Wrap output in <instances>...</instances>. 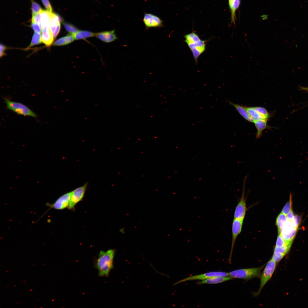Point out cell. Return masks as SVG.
<instances>
[{"instance_id": "cell-1", "label": "cell", "mask_w": 308, "mask_h": 308, "mask_svg": "<svg viewBox=\"0 0 308 308\" xmlns=\"http://www.w3.org/2000/svg\"><path fill=\"white\" fill-rule=\"evenodd\" d=\"M115 253L114 249L101 250L96 262V268L100 277H107L113 268V260Z\"/></svg>"}, {"instance_id": "cell-2", "label": "cell", "mask_w": 308, "mask_h": 308, "mask_svg": "<svg viewBox=\"0 0 308 308\" xmlns=\"http://www.w3.org/2000/svg\"><path fill=\"white\" fill-rule=\"evenodd\" d=\"M184 37L185 42L191 50L197 63L198 57L206 50V41L201 40L194 32L185 35Z\"/></svg>"}, {"instance_id": "cell-3", "label": "cell", "mask_w": 308, "mask_h": 308, "mask_svg": "<svg viewBox=\"0 0 308 308\" xmlns=\"http://www.w3.org/2000/svg\"><path fill=\"white\" fill-rule=\"evenodd\" d=\"M265 265L257 268L239 269L229 273V276L232 278H238L245 280L255 277H260L261 271Z\"/></svg>"}, {"instance_id": "cell-4", "label": "cell", "mask_w": 308, "mask_h": 308, "mask_svg": "<svg viewBox=\"0 0 308 308\" xmlns=\"http://www.w3.org/2000/svg\"><path fill=\"white\" fill-rule=\"evenodd\" d=\"M4 99L7 108L16 114L35 118L37 117V115L33 111L23 104L6 98H4Z\"/></svg>"}, {"instance_id": "cell-5", "label": "cell", "mask_w": 308, "mask_h": 308, "mask_svg": "<svg viewBox=\"0 0 308 308\" xmlns=\"http://www.w3.org/2000/svg\"><path fill=\"white\" fill-rule=\"evenodd\" d=\"M276 263L271 259L266 264L261 273L260 277V285L258 291L254 294L255 296L258 295L266 284L269 280L275 270Z\"/></svg>"}, {"instance_id": "cell-6", "label": "cell", "mask_w": 308, "mask_h": 308, "mask_svg": "<svg viewBox=\"0 0 308 308\" xmlns=\"http://www.w3.org/2000/svg\"><path fill=\"white\" fill-rule=\"evenodd\" d=\"M248 177V174L245 176L243 182L242 192L240 199L235 210L234 218L244 220L246 211V206L245 199V184Z\"/></svg>"}, {"instance_id": "cell-7", "label": "cell", "mask_w": 308, "mask_h": 308, "mask_svg": "<svg viewBox=\"0 0 308 308\" xmlns=\"http://www.w3.org/2000/svg\"><path fill=\"white\" fill-rule=\"evenodd\" d=\"M297 230V228L292 226L290 221L287 219L278 234H280L286 243H292Z\"/></svg>"}, {"instance_id": "cell-8", "label": "cell", "mask_w": 308, "mask_h": 308, "mask_svg": "<svg viewBox=\"0 0 308 308\" xmlns=\"http://www.w3.org/2000/svg\"><path fill=\"white\" fill-rule=\"evenodd\" d=\"M88 185L87 183L71 192V197L68 208L73 210L75 205L83 198Z\"/></svg>"}, {"instance_id": "cell-9", "label": "cell", "mask_w": 308, "mask_h": 308, "mask_svg": "<svg viewBox=\"0 0 308 308\" xmlns=\"http://www.w3.org/2000/svg\"><path fill=\"white\" fill-rule=\"evenodd\" d=\"M143 21L147 30L151 28L162 27L163 26L162 20L158 16L151 13H145Z\"/></svg>"}, {"instance_id": "cell-10", "label": "cell", "mask_w": 308, "mask_h": 308, "mask_svg": "<svg viewBox=\"0 0 308 308\" xmlns=\"http://www.w3.org/2000/svg\"><path fill=\"white\" fill-rule=\"evenodd\" d=\"M216 276H229V273L222 271H212L203 274L189 276L180 280L175 283L174 285L187 281L195 280H203L211 277Z\"/></svg>"}, {"instance_id": "cell-11", "label": "cell", "mask_w": 308, "mask_h": 308, "mask_svg": "<svg viewBox=\"0 0 308 308\" xmlns=\"http://www.w3.org/2000/svg\"><path fill=\"white\" fill-rule=\"evenodd\" d=\"M244 220L234 218L232 225V240L230 253L228 259L229 263L231 262L232 252L236 239L240 233L242 227Z\"/></svg>"}, {"instance_id": "cell-12", "label": "cell", "mask_w": 308, "mask_h": 308, "mask_svg": "<svg viewBox=\"0 0 308 308\" xmlns=\"http://www.w3.org/2000/svg\"><path fill=\"white\" fill-rule=\"evenodd\" d=\"M71 197V192L66 193L58 198L55 202L48 205L51 208L58 210L68 208Z\"/></svg>"}, {"instance_id": "cell-13", "label": "cell", "mask_w": 308, "mask_h": 308, "mask_svg": "<svg viewBox=\"0 0 308 308\" xmlns=\"http://www.w3.org/2000/svg\"><path fill=\"white\" fill-rule=\"evenodd\" d=\"M95 36L106 42H110L117 39L114 30L97 33H96Z\"/></svg>"}, {"instance_id": "cell-14", "label": "cell", "mask_w": 308, "mask_h": 308, "mask_svg": "<svg viewBox=\"0 0 308 308\" xmlns=\"http://www.w3.org/2000/svg\"><path fill=\"white\" fill-rule=\"evenodd\" d=\"M41 39L42 42L46 46H49L51 45L54 40L53 34L50 31L49 25L42 27Z\"/></svg>"}, {"instance_id": "cell-15", "label": "cell", "mask_w": 308, "mask_h": 308, "mask_svg": "<svg viewBox=\"0 0 308 308\" xmlns=\"http://www.w3.org/2000/svg\"><path fill=\"white\" fill-rule=\"evenodd\" d=\"M232 279V278L230 276H216L202 280L201 281L197 282L196 283L198 284H215L221 283Z\"/></svg>"}, {"instance_id": "cell-16", "label": "cell", "mask_w": 308, "mask_h": 308, "mask_svg": "<svg viewBox=\"0 0 308 308\" xmlns=\"http://www.w3.org/2000/svg\"><path fill=\"white\" fill-rule=\"evenodd\" d=\"M229 102L230 104L233 106L244 119L248 121L254 122V121L249 115L245 107L238 104H234L230 101H229Z\"/></svg>"}, {"instance_id": "cell-17", "label": "cell", "mask_w": 308, "mask_h": 308, "mask_svg": "<svg viewBox=\"0 0 308 308\" xmlns=\"http://www.w3.org/2000/svg\"><path fill=\"white\" fill-rule=\"evenodd\" d=\"M268 119H262L255 121L254 123L257 130L256 135V139L260 138L262 136L263 131L267 126Z\"/></svg>"}, {"instance_id": "cell-18", "label": "cell", "mask_w": 308, "mask_h": 308, "mask_svg": "<svg viewBox=\"0 0 308 308\" xmlns=\"http://www.w3.org/2000/svg\"><path fill=\"white\" fill-rule=\"evenodd\" d=\"M228 3L231 11V23L235 25L236 12L239 7L240 0H228Z\"/></svg>"}, {"instance_id": "cell-19", "label": "cell", "mask_w": 308, "mask_h": 308, "mask_svg": "<svg viewBox=\"0 0 308 308\" xmlns=\"http://www.w3.org/2000/svg\"><path fill=\"white\" fill-rule=\"evenodd\" d=\"M50 20L49 27L51 32L53 34L58 23L62 21L61 17L56 14L52 12L50 13Z\"/></svg>"}, {"instance_id": "cell-20", "label": "cell", "mask_w": 308, "mask_h": 308, "mask_svg": "<svg viewBox=\"0 0 308 308\" xmlns=\"http://www.w3.org/2000/svg\"><path fill=\"white\" fill-rule=\"evenodd\" d=\"M96 33L87 31L78 30L72 35L75 39L78 40L95 36Z\"/></svg>"}, {"instance_id": "cell-21", "label": "cell", "mask_w": 308, "mask_h": 308, "mask_svg": "<svg viewBox=\"0 0 308 308\" xmlns=\"http://www.w3.org/2000/svg\"><path fill=\"white\" fill-rule=\"evenodd\" d=\"M74 40L72 35H68L56 40L54 43V45L57 46L66 45L73 42Z\"/></svg>"}, {"instance_id": "cell-22", "label": "cell", "mask_w": 308, "mask_h": 308, "mask_svg": "<svg viewBox=\"0 0 308 308\" xmlns=\"http://www.w3.org/2000/svg\"><path fill=\"white\" fill-rule=\"evenodd\" d=\"M287 220L286 215L281 212L280 213L277 217L276 224L277 228L278 234L280 233L281 229Z\"/></svg>"}, {"instance_id": "cell-23", "label": "cell", "mask_w": 308, "mask_h": 308, "mask_svg": "<svg viewBox=\"0 0 308 308\" xmlns=\"http://www.w3.org/2000/svg\"><path fill=\"white\" fill-rule=\"evenodd\" d=\"M245 108L249 115L254 121L262 119H264L253 107H245Z\"/></svg>"}, {"instance_id": "cell-24", "label": "cell", "mask_w": 308, "mask_h": 308, "mask_svg": "<svg viewBox=\"0 0 308 308\" xmlns=\"http://www.w3.org/2000/svg\"><path fill=\"white\" fill-rule=\"evenodd\" d=\"M41 35L40 34L35 33L33 36L31 44L28 47L30 48L32 46L41 43Z\"/></svg>"}, {"instance_id": "cell-25", "label": "cell", "mask_w": 308, "mask_h": 308, "mask_svg": "<svg viewBox=\"0 0 308 308\" xmlns=\"http://www.w3.org/2000/svg\"><path fill=\"white\" fill-rule=\"evenodd\" d=\"M291 244L292 243H291L287 244L281 247L278 248L275 247L273 252L279 253L284 256L289 250Z\"/></svg>"}, {"instance_id": "cell-26", "label": "cell", "mask_w": 308, "mask_h": 308, "mask_svg": "<svg viewBox=\"0 0 308 308\" xmlns=\"http://www.w3.org/2000/svg\"><path fill=\"white\" fill-rule=\"evenodd\" d=\"M289 200L287 202L283 207L281 212L287 215L289 211L292 209V194L290 193L289 196Z\"/></svg>"}, {"instance_id": "cell-27", "label": "cell", "mask_w": 308, "mask_h": 308, "mask_svg": "<svg viewBox=\"0 0 308 308\" xmlns=\"http://www.w3.org/2000/svg\"><path fill=\"white\" fill-rule=\"evenodd\" d=\"M63 25L66 31L71 34L73 35L78 31L75 26L69 23L64 22Z\"/></svg>"}, {"instance_id": "cell-28", "label": "cell", "mask_w": 308, "mask_h": 308, "mask_svg": "<svg viewBox=\"0 0 308 308\" xmlns=\"http://www.w3.org/2000/svg\"><path fill=\"white\" fill-rule=\"evenodd\" d=\"M254 108L262 116L264 119H268L270 117V114L264 108L260 107H255Z\"/></svg>"}, {"instance_id": "cell-29", "label": "cell", "mask_w": 308, "mask_h": 308, "mask_svg": "<svg viewBox=\"0 0 308 308\" xmlns=\"http://www.w3.org/2000/svg\"><path fill=\"white\" fill-rule=\"evenodd\" d=\"M32 5V15L41 12L43 10L40 5L33 0H30Z\"/></svg>"}, {"instance_id": "cell-30", "label": "cell", "mask_w": 308, "mask_h": 308, "mask_svg": "<svg viewBox=\"0 0 308 308\" xmlns=\"http://www.w3.org/2000/svg\"><path fill=\"white\" fill-rule=\"evenodd\" d=\"M292 243H286L283 239L280 234H278L276 243L275 247L279 248L282 247L285 245Z\"/></svg>"}, {"instance_id": "cell-31", "label": "cell", "mask_w": 308, "mask_h": 308, "mask_svg": "<svg viewBox=\"0 0 308 308\" xmlns=\"http://www.w3.org/2000/svg\"><path fill=\"white\" fill-rule=\"evenodd\" d=\"M31 22L38 23L42 28L41 21V12L32 15Z\"/></svg>"}, {"instance_id": "cell-32", "label": "cell", "mask_w": 308, "mask_h": 308, "mask_svg": "<svg viewBox=\"0 0 308 308\" xmlns=\"http://www.w3.org/2000/svg\"><path fill=\"white\" fill-rule=\"evenodd\" d=\"M301 221V217L298 215H294L293 219L291 221L292 226L297 229Z\"/></svg>"}, {"instance_id": "cell-33", "label": "cell", "mask_w": 308, "mask_h": 308, "mask_svg": "<svg viewBox=\"0 0 308 308\" xmlns=\"http://www.w3.org/2000/svg\"><path fill=\"white\" fill-rule=\"evenodd\" d=\"M31 27L35 33L41 34L42 28L38 23L31 22Z\"/></svg>"}, {"instance_id": "cell-34", "label": "cell", "mask_w": 308, "mask_h": 308, "mask_svg": "<svg viewBox=\"0 0 308 308\" xmlns=\"http://www.w3.org/2000/svg\"><path fill=\"white\" fill-rule=\"evenodd\" d=\"M284 256L281 254L273 252L271 259L276 263L279 262Z\"/></svg>"}, {"instance_id": "cell-35", "label": "cell", "mask_w": 308, "mask_h": 308, "mask_svg": "<svg viewBox=\"0 0 308 308\" xmlns=\"http://www.w3.org/2000/svg\"><path fill=\"white\" fill-rule=\"evenodd\" d=\"M46 10L50 12H52L51 5L48 0H41Z\"/></svg>"}, {"instance_id": "cell-36", "label": "cell", "mask_w": 308, "mask_h": 308, "mask_svg": "<svg viewBox=\"0 0 308 308\" xmlns=\"http://www.w3.org/2000/svg\"><path fill=\"white\" fill-rule=\"evenodd\" d=\"M60 29V23H59L56 26V30L53 34V36L54 38H55L56 37V36L58 35Z\"/></svg>"}, {"instance_id": "cell-37", "label": "cell", "mask_w": 308, "mask_h": 308, "mask_svg": "<svg viewBox=\"0 0 308 308\" xmlns=\"http://www.w3.org/2000/svg\"><path fill=\"white\" fill-rule=\"evenodd\" d=\"M0 56L1 57L5 55V51L6 50V46L3 45V44H0Z\"/></svg>"}, {"instance_id": "cell-38", "label": "cell", "mask_w": 308, "mask_h": 308, "mask_svg": "<svg viewBox=\"0 0 308 308\" xmlns=\"http://www.w3.org/2000/svg\"><path fill=\"white\" fill-rule=\"evenodd\" d=\"M287 219L291 221L293 219L294 215L293 212L291 209L286 215Z\"/></svg>"}, {"instance_id": "cell-39", "label": "cell", "mask_w": 308, "mask_h": 308, "mask_svg": "<svg viewBox=\"0 0 308 308\" xmlns=\"http://www.w3.org/2000/svg\"><path fill=\"white\" fill-rule=\"evenodd\" d=\"M302 90L308 91V87H301Z\"/></svg>"}, {"instance_id": "cell-40", "label": "cell", "mask_w": 308, "mask_h": 308, "mask_svg": "<svg viewBox=\"0 0 308 308\" xmlns=\"http://www.w3.org/2000/svg\"><path fill=\"white\" fill-rule=\"evenodd\" d=\"M33 289H30V291H33Z\"/></svg>"}, {"instance_id": "cell-41", "label": "cell", "mask_w": 308, "mask_h": 308, "mask_svg": "<svg viewBox=\"0 0 308 308\" xmlns=\"http://www.w3.org/2000/svg\"><path fill=\"white\" fill-rule=\"evenodd\" d=\"M54 299H52V301L53 302V301H54Z\"/></svg>"}, {"instance_id": "cell-42", "label": "cell", "mask_w": 308, "mask_h": 308, "mask_svg": "<svg viewBox=\"0 0 308 308\" xmlns=\"http://www.w3.org/2000/svg\"><path fill=\"white\" fill-rule=\"evenodd\" d=\"M19 301H17V304H18L19 303Z\"/></svg>"}, {"instance_id": "cell-43", "label": "cell", "mask_w": 308, "mask_h": 308, "mask_svg": "<svg viewBox=\"0 0 308 308\" xmlns=\"http://www.w3.org/2000/svg\"><path fill=\"white\" fill-rule=\"evenodd\" d=\"M9 271V270H7L5 272H7Z\"/></svg>"}, {"instance_id": "cell-44", "label": "cell", "mask_w": 308, "mask_h": 308, "mask_svg": "<svg viewBox=\"0 0 308 308\" xmlns=\"http://www.w3.org/2000/svg\"><path fill=\"white\" fill-rule=\"evenodd\" d=\"M46 263H45V264H43V265H46Z\"/></svg>"}, {"instance_id": "cell-45", "label": "cell", "mask_w": 308, "mask_h": 308, "mask_svg": "<svg viewBox=\"0 0 308 308\" xmlns=\"http://www.w3.org/2000/svg\"><path fill=\"white\" fill-rule=\"evenodd\" d=\"M25 282H26V281H23V283H25Z\"/></svg>"}, {"instance_id": "cell-46", "label": "cell", "mask_w": 308, "mask_h": 308, "mask_svg": "<svg viewBox=\"0 0 308 308\" xmlns=\"http://www.w3.org/2000/svg\"><path fill=\"white\" fill-rule=\"evenodd\" d=\"M16 286V285H14V286H13V287H15V286Z\"/></svg>"}, {"instance_id": "cell-47", "label": "cell", "mask_w": 308, "mask_h": 308, "mask_svg": "<svg viewBox=\"0 0 308 308\" xmlns=\"http://www.w3.org/2000/svg\"><path fill=\"white\" fill-rule=\"evenodd\" d=\"M43 307H40V308H43Z\"/></svg>"}, {"instance_id": "cell-48", "label": "cell", "mask_w": 308, "mask_h": 308, "mask_svg": "<svg viewBox=\"0 0 308 308\" xmlns=\"http://www.w3.org/2000/svg\"><path fill=\"white\" fill-rule=\"evenodd\" d=\"M34 265H35V264H33L32 265H33V266H34Z\"/></svg>"}, {"instance_id": "cell-49", "label": "cell", "mask_w": 308, "mask_h": 308, "mask_svg": "<svg viewBox=\"0 0 308 308\" xmlns=\"http://www.w3.org/2000/svg\"><path fill=\"white\" fill-rule=\"evenodd\" d=\"M38 299H37L36 300V301H38Z\"/></svg>"}, {"instance_id": "cell-50", "label": "cell", "mask_w": 308, "mask_h": 308, "mask_svg": "<svg viewBox=\"0 0 308 308\" xmlns=\"http://www.w3.org/2000/svg\"><path fill=\"white\" fill-rule=\"evenodd\" d=\"M8 285H7V286H6V287H8Z\"/></svg>"}]
</instances>
